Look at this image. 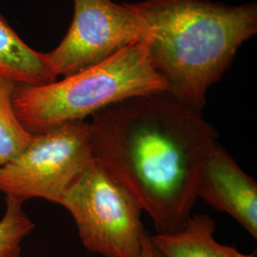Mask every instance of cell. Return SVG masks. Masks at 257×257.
<instances>
[{
    "mask_svg": "<svg viewBox=\"0 0 257 257\" xmlns=\"http://www.w3.org/2000/svg\"><path fill=\"white\" fill-rule=\"evenodd\" d=\"M92 156L146 211L157 234L182 230L217 134L201 110L169 92L134 96L89 121Z\"/></svg>",
    "mask_w": 257,
    "mask_h": 257,
    "instance_id": "6da1fadb",
    "label": "cell"
},
{
    "mask_svg": "<svg viewBox=\"0 0 257 257\" xmlns=\"http://www.w3.org/2000/svg\"><path fill=\"white\" fill-rule=\"evenodd\" d=\"M150 30V51L167 92L197 109L257 33L256 3L144 0L130 3Z\"/></svg>",
    "mask_w": 257,
    "mask_h": 257,
    "instance_id": "7a4b0ae2",
    "label": "cell"
},
{
    "mask_svg": "<svg viewBox=\"0 0 257 257\" xmlns=\"http://www.w3.org/2000/svg\"><path fill=\"white\" fill-rule=\"evenodd\" d=\"M168 91L156 69L146 38L98 64L40 85H17L13 104L25 128L32 134L83 121L117 102L134 96Z\"/></svg>",
    "mask_w": 257,
    "mask_h": 257,
    "instance_id": "3957f363",
    "label": "cell"
},
{
    "mask_svg": "<svg viewBox=\"0 0 257 257\" xmlns=\"http://www.w3.org/2000/svg\"><path fill=\"white\" fill-rule=\"evenodd\" d=\"M69 211L84 247L104 257H140L143 210L94 158L59 203Z\"/></svg>",
    "mask_w": 257,
    "mask_h": 257,
    "instance_id": "277c9868",
    "label": "cell"
},
{
    "mask_svg": "<svg viewBox=\"0 0 257 257\" xmlns=\"http://www.w3.org/2000/svg\"><path fill=\"white\" fill-rule=\"evenodd\" d=\"M92 159L89 121L34 134L27 147L0 167V193L21 203L41 198L59 204Z\"/></svg>",
    "mask_w": 257,
    "mask_h": 257,
    "instance_id": "5b68a950",
    "label": "cell"
},
{
    "mask_svg": "<svg viewBox=\"0 0 257 257\" xmlns=\"http://www.w3.org/2000/svg\"><path fill=\"white\" fill-rule=\"evenodd\" d=\"M74 18L58 46L45 53L56 77H66L106 60L126 47L150 38L146 23L130 3L73 0Z\"/></svg>",
    "mask_w": 257,
    "mask_h": 257,
    "instance_id": "8992f818",
    "label": "cell"
},
{
    "mask_svg": "<svg viewBox=\"0 0 257 257\" xmlns=\"http://www.w3.org/2000/svg\"><path fill=\"white\" fill-rule=\"evenodd\" d=\"M196 194L213 209L233 217L256 238V181L218 142L204 161Z\"/></svg>",
    "mask_w": 257,
    "mask_h": 257,
    "instance_id": "52a82bcc",
    "label": "cell"
},
{
    "mask_svg": "<svg viewBox=\"0 0 257 257\" xmlns=\"http://www.w3.org/2000/svg\"><path fill=\"white\" fill-rule=\"evenodd\" d=\"M215 222L207 214L191 215L183 229L175 233L151 236L165 257H256L217 242L213 234Z\"/></svg>",
    "mask_w": 257,
    "mask_h": 257,
    "instance_id": "ba28073f",
    "label": "cell"
},
{
    "mask_svg": "<svg viewBox=\"0 0 257 257\" xmlns=\"http://www.w3.org/2000/svg\"><path fill=\"white\" fill-rule=\"evenodd\" d=\"M0 75L25 86H40L57 80L47 62L45 53L29 46L1 14Z\"/></svg>",
    "mask_w": 257,
    "mask_h": 257,
    "instance_id": "9c48e42d",
    "label": "cell"
},
{
    "mask_svg": "<svg viewBox=\"0 0 257 257\" xmlns=\"http://www.w3.org/2000/svg\"><path fill=\"white\" fill-rule=\"evenodd\" d=\"M16 86V83L0 75V167L20 154L34 137L22 125L14 109Z\"/></svg>",
    "mask_w": 257,
    "mask_h": 257,
    "instance_id": "30bf717a",
    "label": "cell"
},
{
    "mask_svg": "<svg viewBox=\"0 0 257 257\" xmlns=\"http://www.w3.org/2000/svg\"><path fill=\"white\" fill-rule=\"evenodd\" d=\"M22 204L6 197V210L0 219V257H19L21 243L35 228Z\"/></svg>",
    "mask_w": 257,
    "mask_h": 257,
    "instance_id": "8fae6325",
    "label": "cell"
},
{
    "mask_svg": "<svg viewBox=\"0 0 257 257\" xmlns=\"http://www.w3.org/2000/svg\"><path fill=\"white\" fill-rule=\"evenodd\" d=\"M140 257H165L153 243L151 236L145 232L142 239V249Z\"/></svg>",
    "mask_w": 257,
    "mask_h": 257,
    "instance_id": "7c38bea8",
    "label": "cell"
}]
</instances>
